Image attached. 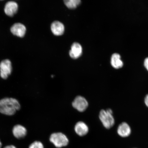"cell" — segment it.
<instances>
[{
  "label": "cell",
  "mask_w": 148,
  "mask_h": 148,
  "mask_svg": "<svg viewBox=\"0 0 148 148\" xmlns=\"http://www.w3.org/2000/svg\"><path fill=\"white\" fill-rule=\"evenodd\" d=\"M18 9V5L17 3L14 1H9L5 5L4 12L7 16H12L16 13Z\"/></svg>",
  "instance_id": "9"
},
{
  "label": "cell",
  "mask_w": 148,
  "mask_h": 148,
  "mask_svg": "<svg viewBox=\"0 0 148 148\" xmlns=\"http://www.w3.org/2000/svg\"><path fill=\"white\" fill-rule=\"evenodd\" d=\"M88 126L84 122L79 121L76 124L75 130L76 134L80 136H83L88 134Z\"/></svg>",
  "instance_id": "11"
},
{
  "label": "cell",
  "mask_w": 148,
  "mask_h": 148,
  "mask_svg": "<svg viewBox=\"0 0 148 148\" xmlns=\"http://www.w3.org/2000/svg\"><path fill=\"white\" fill-rule=\"evenodd\" d=\"M27 129L24 126L20 125H16L12 129V134L15 138L18 139L23 138L27 136Z\"/></svg>",
  "instance_id": "6"
},
{
  "label": "cell",
  "mask_w": 148,
  "mask_h": 148,
  "mask_svg": "<svg viewBox=\"0 0 148 148\" xmlns=\"http://www.w3.org/2000/svg\"><path fill=\"white\" fill-rule=\"evenodd\" d=\"M117 132L118 134L120 136L123 138H126L130 135L131 130L128 124L125 122H123L118 126Z\"/></svg>",
  "instance_id": "8"
},
{
  "label": "cell",
  "mask_w": 148,
  "mask_h": 148,
  "mask_svg": "<svg viewBox=\"0 0 148 148\" xmlns=\"http://www.w3.org/2000/svg\"><path fill=\"white\" fill-rule=\"evenodd\" d=\"M3 148H17L15 146L13 145H9L5 146Z\"/></svg>",
  "instance_id": "18"
},
{
  "label": "cell",
  "mask_w": 148,
  "mask_h": 148,
  "mask_svg": "<svg viewBox=\"0 0 148 148\" xmlns=\"http://www.w3.org/2000/svg\"><path fill=\"white\" fill-rule=\"evenodd\" d=\"M2 143L1 140L0 139V148H1L2 147Z\"/></svg>",
  "instance_id": "19"
},
{
  "label": "cell",
  "mask_w": 148,
  "mask_h": 148,
  "mask_svg": "<svg viewBox=\"0 0 148 148\" xmlns=\"http://www.w3.org/2000/svg\"><path fill=\"white\" fill-rule=\"evenodd\" d=\"M82 49L80 44L77 42H74L69 51L70 56L73 59H77L82 54Z\"/></svg>",
  "instance_id": "10"
},
{
  "label": "cell",
  "mask_w": 148,
  "mask_h": 148,
  "mask_svg": "<svg viewBox=\"0 0 148 148\" xmlns=\"http://www.w3.org/2000/svg\"><path fill=\"white\" fill-rule=\"evenodd\" d=\"M99 118L103 126L107 129L111 128L115 123L112 111L110 108L101 110L99 112Z\"/></svg>",
  "instance_id": "2"
},
{
  "label": "cell",
  "mask_w": 148,
  "mask_h": 148,
  "mask_svg": "<svg viewBox=\"0 0 148 148\" xmlns=\"http://www.w3.org/2000/svg\"><path fill=\"white\" fill-rule=\"evenodd\" d=\"M12 63L8 60H3L0 63V76L1 78L5 79L8 78L12 73Z\"/></svg>",
  "instance_id": "4"
},
{
  "label": "cell",
  "mask_w": 148,
  "mask_h": 148,
  "mask_svg": "<svg viewBox=\"0 0 148 148\" xmlns=\"http://www.w3.org/2000/svg\"><path fill=\"white\" fill-rule=\"evenodd\" d=\"M10 30L15 36L22 38L25 36L26 28L23 24L18 23L14 24L11 27Z\"/></svg>",
  "instance_id": "7"
},
{
  "label": "cell",
  "mask_w": 148,
  "mask_h": 148,
  "mask_svg": "<svg viewBox=\"0 0 148 148\" xmlns=\"http://www.w3.org/2000/svg\"><path fill=\"white\" fill-rule=\"evenodd\" d=\"M52 32L56 36H60L63 34L64 26L61 22L56 21L52 23L51 26Z\"/></svg>",
  "instance_id": "12"
},
{
  "label": "cell",
  "mask_w": 148,
  "mask_h": 148,
  "mask_svg": "<svg viewBox=\"0 0 148 148\" xmlns=\"http://www.w3.org/2000/svg\"><path fill=\"white\" fill-rule=\"evenodd\" d=\"M144 65L148 71V57L145 59V61L144 62Z\"/></svg>",
  "instance_id": "16"
},
{
  "label": "cell",
  "mask_w": 148,
  "mask_h": 148,
  "mask_svg": "<svg viewBox=\"0 0 148 148\" xmlns=\"http://www.w3.org/2000/svg\"><path fill=\"white\" fill-rule=\"evenodd\" d=\"M21 107L19 101L15 98L5 97L0 99V113L3 115H14Z\"/></svg>",
  "instance_id": "1"
},
{
  "label": "cell",
  "mask_w": 148,
  "mask_h": 148,
  "mask_svg": "<svg viewBox=\"0 0 148 148\" xmlns=\"http://www.w3.org/2000/svg\"><path fill=\"white\" fill-rule=\"evenodd\" d=\"M50 141L56 147L61 148L65 147L69 143V140L65 135L62 133H54L51 135Z\"/></svg>",
  "instance_id": "3"
},
{
  "label": "cell",
  "mask_w": 148,
  "mask_h": 148,
  "mask_svg": "<svg viewBox=\"0 0 148 148\" xmlns=\"http://www.w3.org/2000/svg\"><path fill=\"white\" fill-rule=\"evenodd\" d=\"M28 148H44L43 144L39 141H35L31 143Z\"/></svg>",
  "instance_id": "15"
},
{
  "label": "cell",
  "mask_w": 148,
  "mask_h": 148,
  "mask_svg": "<svg viewBox=\"0 0 148 148\" xmlns=\"http://www.w3.org/2000/svg\"><path fill=\"white\" fill-rule=\"evenodd\" d=\"M111 64L114 68L116 69H119L123 67V62L121 60V57L118 53L113 54L111 57Z\"/></svg>",
  "instance_id": "13"
},
{
  "label": "cell",
  "mask_w": 148,
  "mask_h": 148,
  "mask_svg": "<svg viewBox=\"0 0 148 148\" xmlns=\"http://www.w3.org/2000/svg\"><path fill=\"white\" fill-rule=\"evenodd\" d=\"M88 103L86 99L82 96H78L76 97L72 103L73 108L79 112H84L87 108Z\"/></svg>",
  "instance_id": "5"
},
{
  "label": "cell",
  "mask_w": 148,
  "mask_h": 148,
  "mask_svg": "<svg viewBox=\"0 0 148 148\" xmlns=\"http://www.w3.org/2000/svg\"><path fill=\"white\" fill-rule=\"evenodd\" d=\"M144 103H145L146 106L148 107V94L145 96L144 99Z\"/></svg>",
  "instance_id": "17"
},
{
  "label": "cell",
  "mask_w": 148,
  "mask_h": 148,
  "mask_svg": "<svg viewBox=\"0 0 148 148\" xmlns=\"http://www.w3.org/2000/svg\"><path fill=\"white\" fill-rule=\"evenodd\" d=\"M80 0H65V4L68 8L74 9L76 8L81 3Z\"/></svg>",
  "instance_id": "14"
}]
</instances>
